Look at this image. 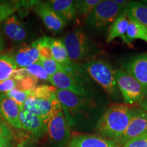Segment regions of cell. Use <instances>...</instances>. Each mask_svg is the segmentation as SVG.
<instances>
[{
  "mask_svg": "<svg viewBox=\"0 0 147 147\" xmlns=\"http://www.w3.org/2000/svg\"><path fill=\"white\" fill-rule=\"evenodd\" d=\"M56 95L71 129L82 131L95 129L106 109L104 104L93 97L81 96L58 89Z\"/></svg>",
  "mask_w": 147,
  "mask_h": 147,
  "instance_id": "obj_1",
  "label": "cell"
},
{
  "mask_svg": "<svg viewBox=\"0 0 147 147\" xmlns=\"http://www.w3.org/2000/svg\"><path fill=\"white\" fill-rule=\"evenodd\" d=\"M134 106L115 103L106 108L95 127L97 135L117 141L129 125L133 115Z\"/></svg>",
  "mask_w": 147,
  "mask_h": 147,
  "instance_id": "obj_2",
  "label": "cell"
},
{
  "mask_svg": "<svg viewBox=\"0 0 147 147\" xmlns=\"http://www.w3.org/2000/svg\"><path fill=\"white\" fill-rule=\"evenodd\" d=\"M69 60L74 63L89 61L95 59L101 51L83 29H76L66 34L63 40Z\"/></svg>",
  "mask_w": 147,
  "mask_h": 147,
  "instance_id": "obj_3",
  "label": "cell"
},
{
  "mask_svg": "<svg viewBox=\"0 0 147 147\" xmlns=\"http://www.w3.org/2000/svg\"><path fill=\"white\" fill-rule=\"evenodd\" d=\"M92 80L104 89L108 96L115 100H119V92L115 78V70L109 63L102 59H93L81 64Z\"/></svg>",
  "mask_w": 147,
  "mask_h": 147,
  "instance_id": "obj_4",
  "label": "cell"
},
{
  "mask_svg": "<svg viewBox=\"0 0 147 147\" xmlns=\"http://www.w3.org/2000/svg\"><path fill=\"white\" fill-rule=\"evenodd\" d=\"M124 9L115 3L114 0H101L85 21L88 29L93 34L108 33L110 27Z\"/></svg>",
  "mask_w": 147,
  "mask_h": 147,
  "instance_id": "obj_5",
  "label": "cell"
},
{
  "mask_svg": "<svg viewBox=\"0 0 147 147\" xmlns=\"http://www.w3.org/2000/svg\"><path fill=\"white\" fill-rule=\"evenodd\" d=\"M115 78L124 104L132 106L147 97V89L127 71L116 69Z\"/></svg>",
  "mask_w": 147,
  "mask_h": 147,
  "instance_id": "obj_6",
  "label": "cell"
},
{
  "mask_svg": "<svg viewBox=\"0 0 147 147\" xmlns=\"http://www.w3.org/2000/svg\"><path fill=\"white\" fill-rule=\"evenodd\" d=\"M47 147H67L71 139V128L63 110L53 117L47 123Z\"/></svg>",
  "mask_w": 147,
  "mask_h": 147,
  "instance_id": "obj_7",
  "label": "cell"
},
{
  "mask_svg": "<svg viewBox=\"0 0 147 147\" xmlns=\"http://www.w3.org/2000/svg\"><path fill=\"white\" fill-rule=\"evenodd\" d=\"M22 107L40 117L46 125L63 110L61 104L57 96L51 100H43L30 96Z\"/></svg>",
  "mask_w": 147,
  "mask_h": 147,
  "instance_id": "obj_8",
  "label": "cell"
},
{
  "mask_svg": "<svg viewBox=\"0 0 147 147\" xmlns=\"http://www.w3.org/2000/svg\"><path fill=\"white\" fill-rule=\"evenodd\" d=\"M146 133H147V112L138 106H134L131 121L117 144L119 147H122L131 140Z\"/></svg>",
  "mask_w": 147,
  "mask_h": 147,
  "instance_id": "obj_9",
  "label": "cell"
},
{
  "mask_svg": "<svg viewBox=\"0 0 147 147\" xmlns=\"http://www.w3.org/2000/svg\"><path fill=\"white\" fill-rule=\"evenodd\" d=\"M123 70L131 75L147 89V53L127 59L122 63Z\"/></svg>",
  "mask_w": 147,
  "mask_h": 147,
  "instance_id": "obj_10",
  "label": "cell"
},
{
  "mask_svg": "<svg viewBox=\"0 0 147 147\" xmlns=\"http://www.w3.org/2000/svg\"><path fill=\"white\" fill-rule=\"evenodd\" d=\"M49 81L51 82L53 87L58 89L65 90L81 96L95 97V93L84 89L77 83L67 73L62 70L50 76Z\"/></svg>",
  "mask_w": 147,
  "mask_h": 147,
  "instance_id": "obj_11",
  "label": "cell"
},
{
  "mask_svg": "<svg viewBox=\"0 0 147 147\" xmlns=\"http://www.w3.org/2000/svg\"><path fill=\"white\" fill-rule=\"evenodd\" d=\"M34 10L46 27L53 33L61 32L68 24L55 13L47 2L39 3L35 6Z\"/></svg>",
  "mask_w": 147,
  "mask_h": 147,
  "instance_id": "obj_12",
  "label": "cell"
},
{
  "mask_svg": "<svg viewBox=\"0 0 147 147\" xmlns=\"http://www.w3.org/2000/svg\"><path fill=\"white\" fill-rule=\"evenodd\" d=\"M19 119L22 129L32 134L35 138L38 139L46 136L47 125L38 116L25 110L21 106Z\"/></svg>",
  "mask_w": 147,
  "mask_h": 147,
  "instance_id": "obj_13",
  "label": "cell"
},
{
  "mask_svg": "<svg viewBox=\"0 0 147 147\" xmlns=\"http://www.w3.org/2000/svg\"><path fill=\"white\" fill-rule=\"evenodd\" d=\"M19 105L4 93L0 94V115L11 126L17 129H21L20 122Z\"/></svg>",
  "mask_w": 147,
  "mask_h": 147,
  "instance_id": "obj_14",
  "label": "cell"
},
{
  "mask_svg": "<svg viewBox=\"0 0 147 147\" xmlns=\"http://www.w3.org/2000/svg\"><path fill=\"white\" fill-rule=\"evenodd\" d=\"M67 147H119L115 141L95 134H78L71 136Z\"/></svg>",
  "mask_w": 147,
  "mask_h": 147,
  "instance_id": "obj_15",
  "label": "cell"
},
{
  "mask_svg": "<svg viewBox=\"0 0 147 147\" xmlns=\"http://www.w3.org/2000/svg\"><path fill=\"white\" fill-rule=\"evenodd\" d=\"M3 32L14 42H23L28 36L26 27L16 15H12L3 22Z\"/></svg>",
  "mask_w": 147,
  "mask_h": 147,
  "instance_id": "obj_16",
  "label": "cell"
},
{
  "mask_svg": "<svg viewBox=\"0 0 147 147\" xmlns=\"http://www.w3.org/2000/svg\"><path fill=\"white\" fill-rule=\"evenodd\" d=\"M47 3L63 21L73 22L77 18V1L72 0H51Z\"/></svg>",
  "mask_w": 147,
  "mask_h": 147,
  "instance_id": "obj_17",
  "label": "cell"
},
{
  "mask_svg": "<svg viewBox=\"0 0 147 147\" xmlns=\"http://www.w3.org/2000/svg\"><path fill=\"white\" fill-rule=\"evenodd\" d=\"M129 18L126 14L123 12L117 17L114 22L107 33L106 42L109 43L113 41L116 38H121L124 43L128 45L127 40L126 39V34L128 28Z\"/></svg>",
  "mask_w": 147,
  "mask_h": 147,
  "instance_id": "obj_18",
  "label": "cell"
},
{
  "mask_svg": "<svg viewBox=\"0 0 147 147\" xmlns=\"http://www.w3.org/2000/svg\"><path fill=\"white\" fill-rule=\"evenodd\" d=\"M13 58L18 67L26 68L38 61L40 55L38 49L32 44L29 47L23 48L18 51Z\"/></svg>",
  "mask_w": 147,
  "mask_h": 147,
  "instance_id": "obj_19",
  "label": "cell"
},
{
  "mask_svg": "<svg viewBox=\"0 0 147 147\" xmlns=\"http://www.w3.org/2000/svg\"><path fill=\"white\" fill-rule=\"evenodd\" d=\"M124 12L129 18H131L147 28V5L140 1H128Z\"/></svg>",
  "mask_w": 147,
  "mask_h": 147,
  "instance_id": "obj_20",
  "label": "cell"
},
{
  "mask_svg": "<svg viewBox=\"0 0 147 147\" xmlns=\"http://www.w3.org/2000/svg\"><path fill=\"white\" fill-rule=\"evenodd\" d=\"M126 39L128 47L130 48H134L132 42L135 40H142L147 44V28L131 18H129Z\"/></svg>",
  "mask_w": 147,
  "mask_h": 147,
  "instance_id": "obj_21",
  "label": "cell"
},
{
  "mask_svg": "<svg viewBox=\"0 0 147 147\" xmlns=\"http://www.w3.org/2000/svg\"><path fill=\"white\" fill-rule=\"evenodd\" d=\"M51 48L52 51L53 58L61 65L68 63L69 60L67 50L62 40L51 38Z\"/></svg>",
  "mask_w": 147,
  "mask_h": 147,
  "instance_id": "obj_22",
  "label": "cell"
},
{
  "mask_svg": "<svg viewBox=\"0 0 147 147\" xmlns=\"http://www.w3.org/2000/svg\"><path fill=\"white\" fill-rule=\"evenodd\" d=\"M17 67L13 57L0 55V82L12 78Z\"/></svg>",
  "mask_w": 147,
  "mask_h": 147,
  "instance_id": "obj_23",
  "label": "cell"
},
{
  "mask_svg": "<svg viewBox=\"0 0 147 147\" xmlns=\"http://www.w3.org/2000/svg\"><path fill=\"white\" fill-rule=\"evenodd\" d=\"M101 0H82L77 1V16L85 22Z\"/></svg>",
  "mask_w": 147,
  "mask_h": 147,
  "instance_id": "obj_24",
  "label": "cell"
},
{
  "mask_svg": "<svg viewBox=\"0 0 147 147\" xmlns=\"http://www.w3.org/2000/svg\"><path fill=\"white\" fill-rule=\"evenodd\" d=\"M51 39L49 37H43L33 42L32 45L38 49L40 59H52V51L51 48Z\"/></svg>",
  "mask_w": 147,
  "mask_h": 147,
  "instance_id": "obj_25",
  "label": "cell"
},
{
  "mask_svg": "<svg viewBox=\"0 0 147 147\" xmlns=\"http://www.w3.org/2000/svg\"><path fill=\"white\" fill-rule=\"evenodd\" d=\"M57 88L53 86H49L42 84L37 86V87L32 91L31 96L43 100H51L56 97Z\"/></svg>",
  "mask_w": 147,
  "mask_h": 147,
  "instance_id": "obj_26",
  "label": "cell"
},
{
  "mask_svg": "<svg viewBox=\"0 0 147 147\" xmlns=\"http://www.w3.org/2000/svg\"><path fill=\"white\" fill-rule=\"evenodd\" d=\"M38 63L47 71L49 76L61 70V65L57 63L53 58L39 59Z\"/></svg>",
  "mask_w": 147,
  "mask_h": 147,
  "instance_id": "obj_27",
  "label": "cell"
},
{
  "mask_svg": "<svg viewBox=\"0 0 147 147\" xmlns=\"http://www.w3.org/2000/svg\"><path fill=\"white\" fill-rule=\"evenodd\" d=\"M32 91H24L14 88L10 91L7 92L5 94L8 97L13 100L19 105V106H23L24 103L32 95Z\"/></svg>",
  "mask_w": 147,
  "mask_h": 147,
  "instance_id": "obj_28",
  "label": "cell"
},
{
  "mask_svg": "<svg viewBox=\"0 0 147 147\" xmlns=\"http://www.w3.org/2000/svg\"><path fill=\"white\" fill-rule=\"evenodd\" d=\"M38 78L32 75L29 74L28 76L17 82L16 89L24 91H33L37 87Z\"/></svg>",
  "mask_w": 147,
  "mask_h": 147,
  "instance_id": "obj_29",
  "label": "cell"
},
{
  "mask_svg": "<svg viewBox=\"0 0 147 147\" xmlns=\"http://www.w3.org/2000/svg\"><path fill=\"white\" fill-rule=\"evenodd\" d=\"M25 69H26L29 74L32 75V76L36 77L38 79H40L42 80L49 81L50 76L48 75L47 71L44 69L43 67L38 62L26 67Z\"/></svg>",
  "mask_w": 147,
  "mask_h": 147,
  "instance_id": "obj_30",
  "label": "cell"
},
{
  "mask_svg": "<svg viewBox=\"0 0 147 147\" xmlns=\"http://www.w3.org/2000/svg\"><path fill=\"white\" fill-rule=\"evenodd\" d=\"M17 10L16 4L11 3H0V23L5 21Z\"/></svg>",
  "mask_w": 147,
  "mask_h": 147,
  "instance_id": "obj_31",
  "label": "cell"
},
{
  "mask_svg": "<svg viewBox=\"0 0 147 147\" xmlns=\"http://www.w3.org/2000/svg\"><path fill=\"white\" fill-rule=\"evenodd\" d=\"M122 147H147V133L131 140Z\"/></svg>",
  "mask_w": 147,
  "mask_h": 147,
  "instance_id": "obj_32",
  "label": "cell"
},
{
  "mask_svg": "<svg viewBox=\"0 0 147 147\" xmlns=\"http://www.w3.org/2000/svg\"><path fill=\"white\" fill-rule=\"evenodd\" d=\"M14 132L6 123L0 122V139L13 140Z\"/></svg>",
  "mask_w": 147,
  "mask_h": 147,
  "instance_id": "obj_33",
  "label": "cell"
},
{
  "mask_svg": "<svg viewBox=\"0 0 147 147\" xmlns=\"http://www.w3.org/2000/svg\"><path fill=\"white\" fill-rule=\"evenodd\" d=\"M17 82L14 78H10L3 81L0 82V94L1 93H7L16 87Z\"/></svg>",
  "mask_w": 147,
  "mask_h": 147,
  "instance_id": "obj_34",
  "label": "cell"
},
{
  "mask_svg": "<svg viewBox=\"0 0 147 147\" xmlns=\"http://www.w3.org/2000/svg\"><path fill=\"white\" fill-rule=\"evenodd\" d=\"M28 75L29 74L25 68H17L14 72L12 78H14L16 82H18L28 76Z\"/></svg>",
  "mask_w": 147,
  "mask_h": 147,
  "instance_id": "obj_35",
  "label": "cell"
},
{
  "mask_svg": "<svg viewBox=\"0 0 147 147\" xmlns=\"http://www.w3.org/2000/svg\"><path fill=\"white\" fill-rule=\"evenodd\" d=\"M16 147H38L36 144H34L31 140H23L17 144Z\"/></svg>",
  "mask_w": 147,
  "mask_h": 147,
  "instance_id": "obj_36",
  "label": "cell"
},
{
  "mask_svg": "<svg viewBox=\"0 0 147 147\" xmlns=\"http://www.w3.org/2000/svg\"><path fill=\"white\" fill-rule=\"evenodd\" d=\"M12 140L0 139V147H14Z\"/></svg>",
  "mask_w": 147,
  "mask_h": 147,
  "instance_id": "obj_37",
  "label": "cell"
},
{
  "mask_svg": "<svg viewBox=\"0 0 147 147\" xmlns=\"http://www.w3.org/2000/svg\"><path fill=\"white\" fill-rule=\"evenodd\" d=\"M137 104L138 106V107L147 112V97L140 101Z\"/></svg>",
  "mask_w": 147,
  "mask_h": 147,
  "instance_id": "obj_38",
  "label": "cell"
},
{
  "mask_svg": "<svg viewBox=\"0 0 147 147\" xmlns=\"http://www.w3.org/2000/svg\"><path fill=\"white\" fill-rule=\"evenodd\" d=\"M5 47V41L4 38H3V34L0 31V53H1L3 51Z\"/></svg>",
  "mask_w": 147,
  "mask_h": 147,
  "instance_id": "obj_39",
  "label": "cell"
},
{
  "mask_svg": "<svg viewBox=\"0 0 147 147\" xmlns=\"http://www.w3.org/2000/svg\"><path fill=\"white\" fill-rule=\"evenodd\" d=\"M115 3H117V5H119V6L122 7V8H125L127 3H128L127 1H125V0H114Z\"/></svg>",
  "mask_w": 147,
  "mask_h": 147,
  "instance_id": "obj_40",
  "label": "cell"
},
{
  "mask_svg": "<svg viewBox=\"0 0 147 147\" xmlns=\"http://www.w3.org/2000/svg\"><path fill=\"white\" fill-rule=\"evenodd\" d=\"M0 122H1V123H3V118H2V117H1V115H0Z\"/></svg>",
  "mask_w": 147,
  "mask_h": 147,
  "instance_id": "obj_41",
  "label": "cell"
},
{
  "mask_svg": "<svg viewBox=\"0 0 147 147\" xmlns=\"http://www.w3.org/2000/svg\"><path fill=\"white\" fill-rule=\"evenodd\" d=\"M142 2L146 3V4L147 5V0H145V1H142Z\"/></svg>",
  "mask_w": 147,
  "mask_h": 147,
  "instance_id": "obj_42",
  "label": "cell"
}]
</instances>
